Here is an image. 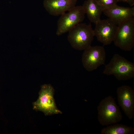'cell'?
<instances>
[{"mask_svg": "<svg viewBox=\"0 0 134 134\" xmlns=\"http://www.w3.org/2000/svg\"><path fill=\"white\" fill-rule=\"evenodd\" d=\"M94 36L90 24L80 23L68 32L67 39L72 48L83 50L91 46Z\"/></svg>", "mask_w": 134, "mask_h": 134, "instance_id": "7a4b0ae2", "label": "cell"}, {"mask_svg": "<svg viewBox=\"0 0 134 134\" xmlns=\"http://www.w3.org/2000/svg\"><path fill=\"white\" fill-rule=\"evenodd\" d=\"M84 50L82 62L83 67L86 70L92 71L104 64L106 54L103 46H90Z\"/></svg>", "mask_w": 134, "mask_h": 134, "instance_id": "52a82bcc", "label": "cell"}, {"mask_svg": "<svg viewBox=\"0 0 134 134\" xmlns=\"http://www.w3.org/2000/svg\"><path fill=\"white\" fill-rule=\"evenodd\" d=\"M118 1L126 2L128 3L131 7L134 5V0H118Z\"/></svg>", "mask_w": 134, "mask_h": 134, "instance_id": "9a60e30c", "label": "cell"}, {"mask_svg": "<svg viewBox=\"0 0 134 134\" xmlns=\"http://www.w3.org/2000/svg\"><path fill=\"white\" fill-rule=\"evenodd\" d=\"M91 22L96 24L100 20L103 10L96 0H86L82 5Z\"/></svg>", "mask_w": 134, "mask_h": 134, "instance_id": "7c38bea8", "label": "cell"}, {"mask_svg": "<svg viewBox=\"0 0 134 134\" xmlns=\"http://www.w3.org/2000/svg\"><path fill=\"white\" fill-rule=\"evenodd\" d=\"M103 74L113 75L119 80H126L134 77V64L120 55H114L106 65Z\"/></svg>", "mask_w": 134, "mask_h": 134, "instance_id": "6da1fadb", "label": "cell"}, {"mask_svg": "<svg viewBox=\"0 0 134 134\" xmlns=\"http://www.w3.org/2000/svg\"><path fill=\"white\" fill-rule=\"evenodd\" d=\"M95 24L94 31L97 39L104 45L111 44L114 39L118 26L109 18L100 19Z\"/></svg>", "mask_w": 134, "mask_h": 134, "instance_id": "ba28073f", "label": "cell"}, {"mask_svg": "<svg viewBox=\"0 0 134 134\" xmlns=\"http://www.w3.org/2000/svg\"><path fill=\"white\" fill-rule=\"evenodd\" d=\"M98 118L101 125L106 126L119 122L122 115L114 99L111 96L105 98L97 107Z\"/></svg>", "mask_w": 134, "mask_h": 134, "instance_id": "3957f363", "label": "cell"}, {"mask_svg": "<svg viewBox=\"0 0 134 134\" xmlns=\"http://www.w3.org/2000/svg\"><path fill=\"white\" fill-rule=\"evenodd\" d=\"M85 13L82 6H75L61 15L57 22V35L59 36L70 30L84 20Z\"/></svg>", "mask_w": 134, "mask_h": 134, "instance_id": "8992f818", "label": "cell"}, {"mask_svg": "<svg viewBox=\"0 0 134 134\" xmlns=\"http://www.w3.org/2000/svg\"><path fill=\"white\" fill-rule=\"evenodd\" d=\"M54 93V89L51 85H41L38 98L33 103V109L43 112L46 115L62 113L56 106Z\"/></svg>", "mask_w": 134, "mask_h": 134, "instance_id": "277c9868", "label": "cell"}, {"mask_svg": "<svg viewBox=\"0 0 134 134\" xmlns=\"http://www.w3.org/2000/svg\"><path fill=\"white\" fill-rule=\"evenodd\" d=\"M113 41L116 46L127 51L134 46V18H131L120 24Z\"/></svg>", "mask_w": 134, "mask_h": 134, "instance_id": "5b68a950", "label": "cell"}, {"mask_svg": "<svg viewBox=\"0 0 134 134\" xmlns=\"http://www.w3.org/2000/svg\"><path fill=\"white\" fill-rule=\"evenodd\" d=\"M134 133V128L121 124L108 126L101 130V134H132Z\"/></svg>", "mask_w": 134, "mask_h": 134, "instance_id": "4fadbf2b", "label": "cell"}, {"mask_svg": "<svg viewBox=\"0 0 134 134\" xmlns=\"http://www.w3.org/2000/svg\"><path fill=\"white\" fill-rule=\"evenodd\" d=\"M77 2V0H44L43 5L49 14L58 16L70 10L76 6Z\"/></svg>", "mask_w": 134, "mask_h": 134, "instance_id": "8fae6325", "label": "cell"}, {"mask_svg": "<svg viewBox=\"0 0 134 134\" xmlns=\"http://www.w3.org/2000/svg\"><path fill=\"white\" fill-rule=\"evenodd\" d=\"M116 93L118 104L129 119L134 115V91L130 86L123 85L118 87Z\"/></svg>", "mask_w": 134, "mask_h": 134, "instance_id": "9c48e42d", "label": "cell"}, {"mask_svg": "<svg viewBox=\"0 0 134 134\" xmlns=\"http://www.w3.org/2000/svg\"><path fill=\"white\" fill-rule=\"evenodd\" d=\"M103 11L109 8L118 2V0H96Z\"/></svg>", "mask_w": 134, "mask_h": 134, "instance_id": "5bb4252c", "label": "cell"}, {"mask_svg": "<svg viewBox=\"0 0 134 134\" xmlns=\"http://www.w3.org/2000/svg\"><path fill=\"white\" fill-rule=\"evenodd\" d=\"M103 12L118 26L128 20L134 17V7H126L120 6L117 4Z\"/></svg>", "mask_w": 134, "mask_h": 134, "instance_id": "30bf717a", "label": "cell"}]
</instances>
